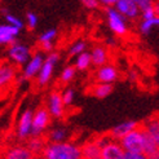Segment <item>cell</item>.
<instances>
[{
    "instance_id": "41",
    "label": "cell",
    "mask_w": 159,
    "mask_h": 159,
    "mask_svg": "<svg viewBox=\"0 0 159 159\" xmlns=\"http://www.w3.org/2000/svg\"><path fill=\"white\" fill-rule=\"evenodd\" d=\"M158 2H159V0H158Z\"/></svg>"
},
{
    "instance_id": "39",
    "label": "cell",
    "mask_w": 159,
    "mask_h": 159,
    "mask_svg": "<svg viewBox=\"0 0 159 159\" xmlns=\"http://www.w3.org/2000/svg\"><path fill=\"white\" fill-rule=\"evenodd\" d=\"M36 159H47V158H44V157H39V158H36Z\"/></svg>"
},
{
    "instance_id": "33",
    "label": "cell",
    "mask_w": 159,
    "mask_h": 159,
    "mask_svg": "<svg viewBox=\"0 0 159 159\" xmlns=\"http://www.w3.org/2000/svg\"><path fill=\"white\" fill-rule=\"evenodd\" d=\"M82 3L85 8H88V9H96L100 5L98 0H82Z\"/></svg>"
},
{
    "instance_id": "28",
    "label": "cell",
    "mask_w": 159,
    "mask_h": 159,
    "mask_svg": "<svg viewBox=\"0 0 159 159\" xmlns=\"http://www.w3.org/2000/svg\"><path fill=\"white\" fill-rule=\"evenodd\" d=\"M75 74H76V69L74 65H69L66 67H63V70L61 71V75H60V80L62 83H70L73 79L75 78Z\"/></svg>"
},
{
    "instance_id": "9",
    "label": "cell",
    "mask_w": 159,
    "mask_h": 159,
    "mask_svg": "<svg viewBox=\"0 0 159 159\" xmlns=\"http://www.w3.org/2000/svg\"><path fill=\"white\" fill-rule=\"evenodd\" d=\"M47 109L54 119H62L65 116V104L62 100V94L58 91H52L47 98Z\"/></svg>"
},
{
    "instance_id": "32",
    "label": "cell",
    "mask_w": 159,
    "mask_h": 159,
    "mask_svg": "<svg viewBox=\"0 0 159 159\" xmlns=\"http://www.w3.org/2000/svg\"><path fill=\"white\" fill-rule=\"evenodd\" d=\"M134 2H136V4L139 5L140 11H141V13H142V12H145V11L153 9L157 0H134Z\"/></svg>"
},
{
    "instance_id": "27",
    "label": "cell",
    "mask_w": 159,
    "mask_h": 159,
    "mask_svg": "<svg viewBox=\"0 0 159 159\" xmlns=\"http://www.w3.org/2000/svg\"><path fill=\"white\" fill-rule=\"evenodd\" d=\"M85 48H87V43L84 40H76V42H74L73 44L70 45L69 56H70V57H78L79 54L87 52Z\"/></svg>"
},
{
    "instance_id": "30",
    "label": "cell",
    "mask_w": 159,
    "mask_h": 159,
    "mask_svg": "<svg viewBox=\"0 0 159 159\" xmlns=\"http://www.w3.org/2000/svg\"><path fill=\"white\" fill-rule=\"evenodd\" d=\"M61 94H62V100H63V104H65V106H70L74 102L75 91L73 88H65L61 92Z\"/></svg>"
},
{
    "instance_id": "1",
    "label": "cell",
    "mask_w": 159,
    "mask_h": 159,
    "mask_svg": "<svg viewBox=\"0 0 159 159\" xmlns=\"http://www.w3.org/2000/svg\"><path fill=\"white\" fill-rule=\"evenodd\" d=\"M42 157L47 159H82V149L74 142H48Z\"/></svg>"
},
{
    "instance_id": "16",
    "label": "cell",
    "mask_w": 159,
    "mask_h": 159,
    "mask_svg": "<svg viewBox=\"0 0 159 159\" xmlns=\"http://www.w3.org/2000/svg\"><path fill=\"white\" fill-rule=\"evenodd\" d=\"M20 31L21 30L17 27H13L11 25H8V23H3L0 26V44L7 45V47L14 44Z\"/></svg>"
},
{
    "instance_id": "7",
    "label": "cell",
    "mask_w": 159,
    "mask_h": 159,
    "mask_svg": "<svg viewBox=\"0 0 159 159\" xmlns=\"http://www.w3.org/2000/svg\"><path fill=\"white\" fill-rule=\"evenodd\" d=\"M52 115L47 107H38L34 113V119H33V133L31 137H40L42 134L48 129L51 124Z\"/></svg>"
},
{
    "instance_id": "40",
    "label": "cell",
    "mask_w": 159,
    "mask_h": 159,
    "mask_svg": "<svg viewBox=\"0 0 159 159\" xmlns=\"http://www.w3.org/2000/svg\"><path fill=\"white\" fill-rule=\"evenodd\" d=\"M98 159H102V158H98Z\"/></svg>"
},
{
    "instance_id": "29",
    "label": "cell",
    "mask_w": 159,
    "mask_h": 159,
    "mask_svg": "<svg viewBox=\"0 0 159 159\" xmlns=\"http://www.w3.org/2000/svg\"><path fill=\"white\" fill-rule=\"evenodd\" d=\"M5 12L4 14V20H5V23H8V25H11L13 27H17V29H22L23 26H25V23L22 22V20H20L18 17H16L14 14H11V13H8L7 9H3V13Z\"/></svg>"
},
{
    "instance_id": "25",
    "label": "cell",
    "mask_w": 159,
    "mask_h": 159,
    "mask_svg": "<svg viewBox=\"0 0 159 159\" xmlns=\"http://www.w3.org/2000/svg\"><path fill=\"white\" fill-rule=\"evenodd\" d=\"M142 127H144V129L149 134H152V136L155 139V141L159 144V116L150 118Z\"/></svg>"
},
{
    "instance_id": "12",
    "label": "cell",
    "mask_w": 159,
    "mask_h": 159,
    "mask_svg": "<svg viewBox=\"0 0 159 159\" xmlns=\"http://www.w3.org/2000/svg\"><path fill=\"white\" fill-rule=\"evenodd\" d=\"M119 78L118 69L114 65H107L97 67L96 73H94V79L97 80V83H107V84H113L116 79Z\"/></svg>"
},
{
    "instance_id": "13",
    "label": "cell",
    "mask_w": 159,
    "mask_h": 159,
    "mask_svg": "<svg viewBox=\"0 0 159 159\" xmlns=\"http://www.w3.org/2000/svg\"><path fill=\"white\" fill-rule=\"evenodd\" d=\"M136 128H139V124L134 120H124L122 123L116 124L110 132V136L116 141H120L124 136H127L129 132L134 131Z\"/></svg>"
},
{
    "instance_id": "19",
    "label": "cell",
    "mask_w": 159,
    "mask_h": 159,
    "mask_svg": "<svg viewBox=\"0 0 159 159\" xmlns=\"http://www.w3.org/2000/svg\"><path fill=\"white\" fill-rule=\"evenodd\" d=\"M91 57L93 66L101 67L109 63V51L104 45H94L91 49Z\"/></svg>"
},
{
    "instance_id": "3",
    "label": "cell",
    "mask_w": 159,
    "mask_h": 159,
    "mask_svg": "<svg viewBox=\"0 0 159 159\" xmlns=\"http://www.w3.org/2000/svg\"><path fill=\"white\" fill-rule=\"evenodd\" d=\"M105 17H106L109 29L116 36H124L128 33V23H127L128 20H125L115 8H106Z\"/></svg>"
},
{
    "instance_id": "11",
    "label": "cell",
    "mask_w": 159,
    "mask_h": 159,
    "mask_svg": "<svg viewBox=\"0 0 159 159\" xmlns=\"http://www.w3.org/2000/svg\"><path fill=\"white\" fill-rule=\"evenodd\" d=\"M124 157H125V152L122 148L120 142L114 140L113 137L102 146V152H101L102 159H124Z\"/></svg>"
},
{
    "instance_id": "17",
    "label": "cell",
    "mask_w": 159,
    "mask_h": 159,
    "mask_svg": "<svg viewBox=\"0 0 159 159\" xmlns=\"http://www.w3.org/2000/svg\"><path fill=\"white\" fill-rule=\"evenodd\" d=\"M57 35H58V33H57L56 29H48V30H45L44 33H42L40 35H39L38 42H39V45H40L43 52H45V53H52L53 52V47H54L53 42L56 40Z\"/></svg>"
},
{
    "instance_id": "4",
    "label": "cell",
    "mask_w": 159,
    "mask_h": 159,
    "mask_svg": "<svg viewBox=\"0 0 159 159\" xmlns=\"http://www.w3.org/2000/svg\"><path fill=\"white\" fill-rule=\"evenodd\" d=\"M120 145L125 153L142 154V142H144V128L139 127L134 131L129 132L120 141Z\"/></svg>"
},
{
    "instance_id": "15",
    "label": "cell",
    "mask_w": 159,
    "mask_h": 159,
    "mask_svg": "<svg viewBox=\"0 0 159 159\" xmlns=\"http://www.w3.org/2000/svg\"><path fill=\"white\" fill-rule=\"evenodd\" d=\"M80 149H82V159H98V158H101L102 148L96 139L84 142V144L80 146Z\"/></svg>"
},
{
    "instance_id": "34",
    "label": "cell",
    "mask_w": 159,
    "mask_h": 159,
    "mask_svg": "<svg viewBox=\"0 0 159 159\" xmlns=\"http://www.w3.org/2000/svg\"><path fill=\"white\" fill-rule=\"evenodd\" d=\"M141 17H142V20H150V18L157 17V14H155V12H154V8H153V9H149V11L142 12V13H141Z\"/></svg>"
},
{
    "instance_id": "24",
    "label": "cell",
    "mask_w": 159,
    "mask_h": 159,
    "mask_svg": "<svg viewBox=\"0 0 159 159\" xmlns=\"http://www.w3.org/2000/svg\"><path fill=\"white\" fill-rule=\"evenodd\" d=\"M74 66L79 71H87L91 66H93L92 57H91V52H84L82 54H79L78 57H75Z\"/></svg>"
},
{
    "instance_id": "21",
    "label": "cell",
    "mask_w": 159,
    "mask_h": 159,
    "mask_svg": "<svg viewBox=\"0 0 159 159\" xmlns=\"http://www.w3.org/2000/svg\"><path fill=\"white\" fill-rule=\"evenodd\" d=\"M67 137H69V131L66 127H63V125L53 127L48 133L49 142H65V141H67Z\"/></svg>"
},
{
    "instance_id": "35",
    "label": "cell",
    "mask_w": 159,
    "mask_h": 159,
    "mask_svg": "<svg viewBox=\"0 0 159 159\" xmlns=\"http://www.w3.org/2000/svg\"><path fill=\"white\" fill-rule=\"evenodd\" d=\"M118 2H119V0H98V3L101 5L106 7V8H114Z\"/></svg>"
},
{
    "instance_id": "36",
    "label": "cell",
    "mask_w": 159,
    "mask_h": 159,
    "mask_svg": "<svg viewBox=\"0 0 159 159\" xmlns=\"http://www.w3.org/2000/svg\"><path fill=\"white\" fill-rule=\"evenodd\" d=\"M124 159H150L144 154H132V153H125Z\"/></svg>"
},
{
    "instance_id": "14",
    "label": "cell",
    "mask_w": 159,
    "mask_h": 159,
    "mask_svg": "<svg viewBox=\"0 0 159 159\" xmlns=\"http://www.w3.org/2000/svg\"><path fill=\"white\" fill-rule=\"evenodd\" d=\"M3 159H36V158L29 150L27 146L14 145L5 150Z\"/></svg>"
},
{
    "instance_id": "20",
    "label": "cell",
    "mask_w": 159,
    "mask_h": 159,
    "mask_svg": "<svg viewBox=\"0 0 159 159\" xmlns=\"http://www.w3.org/2000/svg\"><path fill=\"white\" fill-rule=\"evenodd\" d=\"M17 76V71L16 67L13 66V63H3L0 67V85L7 87L9 85Z\"/></svg>"
},
{
    "instance_id": "6",
    "label": "cell",
    "mask_w": 159,
    "mask_h": 159,
    "mask_svg": "<svg viewBox=\"0 0 159 159\" xmlns=\"http://www.w3.org/2000/svg\"><path fill=\"white\" fill-rule=\"evenodd\" d=\"M58 61H60V54L57 52H52L45 56V62L40 70V73L36 76V83L39 87H44L49 83V80L53 76L54 66L58 63Z\"/></svg>"
},
{
    "instance_id": "5",
    "label": "cell",
    "mask_w": 159,
    "mask_h": 159,
    "mask_svg": "<svg viewBox=\"0 0 159 159\" xmlns=\"http://www.w3.org/2000/svg\"><path fill=\"white\" fill-rule=\"evenodd\" d=\"M34 110L26 109L22 111V114L16 125V137L20 141H25L31 137L33 133V119H34Z\"/></svg>"
},
{
    "instance_id": "38",
    "label": "cell",
    "mask_w": 159,
    "mask_h": 159,
    "mask_svg": "<svg viewBox=\"0 0 159 159\" xmlns=\"http://www.w3.org/2000/svg\"><path fill=\"white\" fill-rule=\"evenodd\" d=\"M154 12H155V14L159 17V2H158V0H157L155 4H154Z\"/></svg>"
},
{
    "instance_id": "22",
    "label": "cell",
    "mask_w": 159,
    "mask_h": 159,
    "mask_svg": "<svg viewBox=\"0 0 159 159\" xmlns=\"http://www.w3.org/2000/svg\"><path fill=\"white\" fill-rule=\"evenodd\" d=\"M111 92H113V84L107 83H96L91 88L92 96L96 98H106L111 94Z\"/></svg>"
},
{
    "instance_id": "2",
    "label": "cell",
    "mask_w": 159,
    "mask_h": 159,
    "mask_svg": "<svg viewBox=\"0 0 159 159\" xmlns=\"http://www.w3.org/2000/svg\"><path fill=\"white\" fill-rule=\"evenodd\" d=\"M31 56L33 54H31L30 47L18 42L7 48V58L11 61V63L17 66H25L31 58Z\"/></svg>"
},
{
    "instance_id": "37",
    "label": "cell",
    "mask_w": 159,
    "mask_h": 159,
    "mask_svg": "<svg viewBox=\"0 0 159 159\" xmlns=\"http://www.w3.org/2000/svg\"><path fill=\"white\" fill-rule=\"evenodd\" d=\"M129 79H131V80H136V79H137V73L134 70H132L129 73Z\"/></svg>"
},
{
    "instance_id": "23",
    "label": "cell",
    "mask_w": 159,
    "mask_h": 159,
    "mask_svg": "<svg viewBox=\"0 0 159 159\" xmlns=\"http://www.w3.org/2000/svg\"><path fill=\"white\" fill-rule=\"evenodd\" d=\"M26 146L29 148V150L34 155H40L42 157L47 144H45V141H44V139L42 136L40 137H30L27 140V145Z\"/></svg>"
},
{
    "instance_id": "31",
    "label": "cell",
    "mask_w": 159,
    "mask_h": 159,
    "mask_svg": "<svg viewBox=\"0 0 159 159\" xmlns=\"http://www.w3.org/2000/svg\"><path fill=\"white\" fill-rule=\"evenodd\" d=\"M25 25H26L27 29H30V30H34V29L36 27V25H38V16H36L34 12H27Z\"/></svg>"
},
{
    "instance_id": "18",
    "label": "cell",
    "mask_w": 159,
    "mask_h": 159,
    "mask_svg": "<svg viewBox=\"0 0 159 159\" xmlns=\"http://www.w3.org/2000/svg\"><path fill=\"white\" fill-rule=\"evenodd\" d=\"M144 128V127H142ZM159 153V144L155 139L144 129V142H142V154L150 159H154Z\"/></svg>"
},
{
    "instance_id": "10",
    "label": "cell",
    "mask_w": 159,
    "mask_h": 159,
    "mask_svg": "<svg viewBox=\"0 0 159 159\" xmlns=\"http://www.w3.org/2000/svg\"><path fill=\"white\" fill-rule=\"evenodd\" d=\"M114 8L128 21L136 20L139 18V16H141V11L139 5L133 0H119Z\"/></svg>"
},
{
    "instance_id": "8",
    "label": "cell",
    "mask_w": 159,
    "mask_h": 159,
    "mask_svg": "<svg viewBox=\"0 0 159 159\" xmlns=\"http://www.w3.org/2000/svg\"><path fill=\"white\" fill-rule=\"evenodd\" d=\"M45 62V57L42 52H36L35 54L31 56V58L22 69V80H30L38 76L40 70Z\"/></svg>"
},
{
    "instance_id": "26",
    "label": "cell",
    "mask_w": 159,
    "mask_h": 159,
    "mask_svg": "<svg viewBox=\"0 0 159 159\" xmlns=\"http://www.w3.org/2000/svg\"><path fill=\"white\" fill-rule=\"evenodd\" d=\"M155 27H159V17L158 16L154 18H150V20H142L139 25V30L142 35H149L152 33V30Z\"/></svg>"
}]
</instances>
